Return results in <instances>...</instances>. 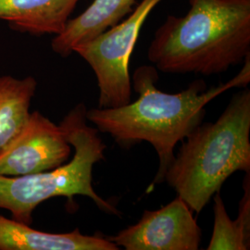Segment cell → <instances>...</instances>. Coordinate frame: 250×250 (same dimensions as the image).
I'll return each instance as SVG.
<instances>
[{"label": "cell", "mask_w": 250, "mask_h": 250, "mask_svg": "<svg viewBox=\"0 0 250 250\" xmlns=\"http://www.w3.org/2000/svg\"><path fill=\"white\" fill-rule=\"evenodd\" d=\"M250 57L246 58L241 71L231 80L209 89L204 81H194L177 94L157 88V69L144 65L133 75L138 99L122 107L92 108L86 111V119L99 132L109 134L125 149L142 142L153 146L159 158L158 171L150 186L153 188L164 182L175 156L176 145L202 123L207 104L229 89L246 87L250 83Z\"/></svg>", "instance_id": "obj_1"}, {"label": "cell", "mask_w": 250, "mask_h": 250, "mask_svg": "<svg viewBox=\"0 0 250 250\" xmlns=\"http://www.w3.org/2000/svg\"><path fill=\"white\" fill-rule=\"evenodd\" d=\"M185 16L169 15L147 57L166 73L220 74L250 55V0H189Z\"/></svg>", "instance_id": "obj_2"}, {"label": "cell", "mask_w": 250, "mask_h": 250, "mask_svg": "<svg viewBox=\"0 0 250 250\" xmlns=\"http://www.w3.org/2000/svg\"><path fill=\"white\" fill-rule=\"evenodd\" d=\"M250 172V91L235 93L214 123H201L182 141L164 181L200 213L235 171Z\"/></svg>", "instance_id": "obj_3"}, {"label": "cell", "mask_w": 250, "mask_h": 250, "mask_svg": "<svg viewBox=\"0 0 250 250\" xmlns=\"http://www.w3.org/2000/svg\"><path fill=\"white\" fill-rule=\"evenodd\" d=\"M86 111L84 104H79L60 124L74 148L69 162L33 174H0V208L8 209L13 220L31 225L33 212L41 203L56 197H66L72 202L75 196L89 197L101 210L121 215L115 206L99 197L93 188V168L97 162L105 160L107 146L99 130L87 125Z\"/></svg>", "instance_id": "obj_4"}, {"label": "cell", "mask_w": 250, "mask_h": 250, "mask_svg": "<svg viewBox=\"0 0 250 250\" xmlns=\"http://www.w3.org/2000/svg\"><path fill=\"white\" fill-rule=\"evenodd\" d=\"M162 0H142L128 17L89 41L74 47L95 72L99 107L125 106L131 102L129 63L139 33L148 15Z\"/></svg>", "instance_id": "obj_5"}, {"label": "cell", "mask_w": 250, "mask_h": 250, "mask_svg": "<svg viewBox=\"0 0 250 250\" xmlns=\"http://www.w3.org/2000/svg\"><path fill=\"white\" fill-rule=\"evenodd\" d=\"M72 148L62 126L35 110L0 151V174L21 176L53 170L68 161Z\"/></svg>", "instance_id": "obj_6"}, {"label": "cell", "mask_w": 250, "mask_h": 250, "mask_svg": "<svg viewBox=\"0 0 250 250\" xmlns=\"http://www.w3.org/2000/svg\"><path fill=\"white\" fill-rule=\"evenodd\" d=\"M126 250H197L202 239L193 210L182 197L157 210H145L137 224L107 237Z\"/></svg>", "instance_id": "obj_7"}, {"label": "cell", "mask_w": 250, "mask_h": 250, "mask_svg": "<svg viewBox=\"0 0 250 250\" xmlns=\"http://www.w3.org/2000/svg\"><path fill=\"white\" fill-rule=\"evenodd\" d=\"M100 232L95 235L71 232L52 233L0 215V250H118Z\"/></svg>", "instance_id": "obj_8"}, {"label": "cell", "mask_w": 250, "mask_h": 250, "mask_svg": "<svg viewBox=\"0 0 250 250\" xmlns=\"http://www.w3.org/2000/svg\"><path fill=\"white\" fill-rule=\"evenodd\" d=\"M80 0H0V20L35 36L60 35Z\"/></svg>", "instance_id": "obj_9"}, {"label": "cell", "mask_w": 250, "mask_h": 250, "mask_svg": "<svg viewBox=\"0 0 250 250\" xmlns=\"http://www.w3.org/2000/svg\"><path fill=\"white\" fill-rule=\"evenodd\" d=\"M135 3V0H94L79 16L68 21L60 35L55 36L52 50L62 57L70 56L75 46L123 21L134 10Z\"/></svg>", "instance_id": "obj_10"}, {"label": "cell", "mask_w": 250, "mask_h": 250, "mask_svg": "<svg viewBox=\"0 0 250 250\" xmlns=\"http://www.w3.org/2000/svg\"><path fill=\"white\" fill-rule=\"evenodd\" d=\"M36 88L37 82L32 76H0V151L26 122Z\"/></svg>", "instance_id": "obj_11"}, {"label": "cell", "mask_w": 250, "mask_h": 250, "mask_svg": "<svg viewBox=\"0 0 250 250\" xmlns=\"http://www.w3.org/2000/svg\"><path fill=\"white\" fill-rule=\"evenodd\" d=\"M212 197L214 200V227L207 250H250V232L245 231L236 220H231L220 192Z\"/></svg>", "instance_id": "obj_12"}]
</instances>
